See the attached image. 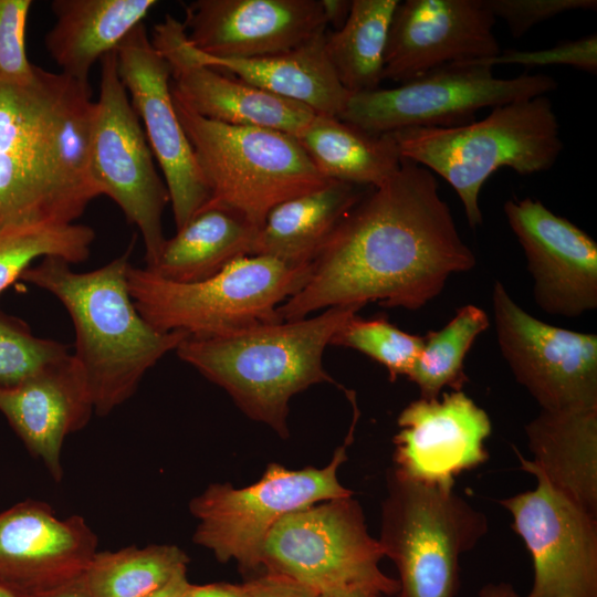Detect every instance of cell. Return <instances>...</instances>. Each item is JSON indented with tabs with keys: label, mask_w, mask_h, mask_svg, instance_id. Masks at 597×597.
Listing matches in <instances>:
<instances>
[{
	"label": "cell",
	"mask_w": 597,
	"mask_h": 597,
	"mask_svg": "<svg viewBox=\"0 0 597 597\" xmlns=\"http://www.w3.org/2000/svg\"><path fill=\"white\" fill-rule=\"evenodd\" d=\"M433 172L401 159L344 214L311 263L301 290L277 308L282 321L334 306L378 302L418 310L453 273L475 266Z\"/></svg>",
	"instance_id": "obj_1"
},
{
	"label": "cell",
	"mask_w": 597,
	"mask_h": 597,
	"mask_svg": "<svg viewBox=\"0 0 597 597\" xmlns=\"http://www.w3.org/2000/svg\"><path fill=\"white\" fill-rule=\"evenodd\" d=\"M130 252L132 247L88 272L48 256L20 277L51 293L67 311L75 331L72 357L100 416L129 399L146 371L189 337L158 331L140 315L127 284Z\"/></svg>",
	"instance_id": "obj_2"
},
{
	"label": "cell",
	"mask_w": 597,
	"mask_h": 597,
	"mask_svg": "<svg viewBox=\"0 0 597 597\" xmlns=\"http://www.w3.org/2000/svg\"><path fill=\"white\" fill-rule=\"evenodd\" d=\"M363 308L334 306L293 321L260 323L208 337H187L179 358L223 388L251 419L289 437V401L320 383L335 384L323 366L325 347Z\"/></svg>",
	"instance_id": "obj_3"
},
{
	"label": "cell",
	"mask_w": 597,
	"mask_h": 597,
	"mask_svg": "<svg viewBox=\"0 0 597 597\" xmlns=\"http://www.w3.org/2000/svg\"><path fill=\"white\" fill-rule=\"evenodd\" d=\"M402 159L441 176L460 198L471 228L482 224L479 195L496 170L520 175L549 169L563 143L551 101L542 95L493 107L480 121L452 127L389 133Z\"/></svg>",
	"instance_id": "obj_4"
},
{
	"label": "cell",
	"mask_w": 597,
	"mask_h": 597,
	"mask_svg": "<svg viewBox=\"0 0 597 597\" xmlns=\"http://www.w3.org/2000/svg\"><path fill=\"white\" fill-rule=\"evenodd\" d=\"M172 101L209 191L203 208L229 210L260 229L277 205L331 182L294 136L214 122Z\"/></svg>",
	"instance_id": "obj_5"
},
{
	"label": "cell",
	"mask_w": 597,
	"mask_h": 597,
	"mask_svg": "<svg viewBox=\"0 0 597 597\" xmlns=\"http://www.w3.org/2000/svg\"><path fill=\"white\" fill-rule=\"evenodd\" d=\"M310 266L249 255L206 280L179 283L130 264L127 284L136 308L156 329L208 337L282 321L279 306L301 290Z\"/></svg>",
	"instance_id": "obj_6"
},
{
	"label": "cell",
	"mask_w": 597,
	"mask_h": 597,
	"mask_svg": "<svg viewBox=\"0 0 597 597\" xmlns=\"http://www.w3.org/2000/svg\"><path fill=\"white\" fill-rule=\"evenodd\" d=\"M488 531L485 514L453 485L420 482L389 470L378 542L397 568V597H454L460 558Z\"/></svg>",
	"instance_id": "obj_7"
},
{
	"label": "cell",
	"mask_w": 597,
	"mask_h": 597,
	"mask_svg": "<svg viewBox=\"0 0 597 597\" xmlns=\"http://www.w3.org/2000/svg\"><path fill=\"white\" fill-rule=\"evenodd\" d=\"M383 557L359 503L349 496L283 516L262 545L260 568L292 578L320 595H396L398 580L380 569Z\"/></svg>",
	"instance_id": "obj_8"
},
{
	"label": "cell",
	"mask_w": 597,
	"mask_h": 597,
	"mask_svg": "<svg viewBox=\"0 0 597 597\" xmlns=\"http://www.w3.org/2000/svg\"><path fill=\"white\" fill-rule=\"evenodd\" d=\"M349 400L354 408L350 430L326 467L292 470L271 463L261 479L249 486L209 485L189 504L199 521L193 541L222 563L235 561L243 570H256L262 545L283 516L320 502L353 496L337 479L359 416L355 397Z\"/></svg>",
	"instance_id": "obj_9"
},
{
	"label": "cell",
	"mask_w": 597,
	"mask_h": 597,
	"mask_svg": "<svg viewBox=\"0 0 597 597\" xmlns=\"http://www.w3.org/2000/svg\"><path fill=\"white\" fill-rule=\"evenodd\" d=\"M67 76L34 67L25 81L0 80V227L74 223L81 217L61 192L49 135Z\"/></svg>",
	"instance_id": "obj_10"
},
{
	"label": "cell",
	"mask_w": 597,
	"mask_h": 597,
	"mask_svg": "<svg viewBox=\"0 0 597 597\" xmlns=\"http://www.w3.org/2000/svg\"><path fill=\"white\" fill-rule=\"evenodd\" d=\"M557 87L545 74L499 78L492 67L452 64L390 88L350 94L339 118L373 134L452 127L478 111L542 96Z\"/></svg>",
	"instance_id": "obj_11"
},
{
	"label": "cell",
	"mask_w": 597,
	"mask_h": 597,
	"mask_svg": "<svg viewBox=\"0 0 597 597\" xmlns=\"http://www.w3.org/2000/svg\"><path fill=\"white\" fill-rule=\"evenodd\" d=\"M91 172L101 195L115 201L127 221L139 230L146 268H150L166 240L161 218L169 193L156 170L144 128L119 78L115 50L101 60Z\"/></svg>",
	"instance_id": "obj_12"
},
{
	"label": "cell",
	"mask_w": 597,
	"mask_h": 597,
	"mask_svg": "<svg viewBox=\"0 0 597 597\" xmlns=\"http://www.w3.org/2000/svg\"><path fill=\"white\" fill-rule=\"evenodd\" d=\"M492 307L500 350L541 409L597 407V335L549 325L524 311L500 281Z\"/></svg>",
	"instance_id": "obj_13"
},
{
	"label": "cell",
	"mask_w": 597,
	"mask_h": 597,
	"mask_svg": "<svg viewBox=\"0 0 597 597\" xmlns=\"http://www.w3.org/2000/svg\"><path fill=\"white\" fill-rule=\"evenodd\" d=\"M531 474L537 481L533 490L500 501L532 557L526 597H597L596 515L540 473Z\"/></svg>",
	"instance_id": "obj_14"
},
{
	"label": "cell",
	"mask_w": 597,
	"mask_h": 597,
	"mask_svg": "<svg viewBox=\"0 0 597 597\" xmlns=\"http://www.w3.org/2000/svg\"><path fill=\"white\" fill-rule=\"evenodd\" d=\"M115 51L119 78L163 171L179 230L205 207L209 191L174 106L169 65L153 45L144 22Z\"/></svg>",
	"instance_id": "obj_15"
},
{
	"label": "cell",
	"mask_w": 597,
	"mask_h": 597,
	"mask_svg": "<svg viewBox=\"0 0 597 597\" xmlns=\"http://www.w3.org/2000/svg\"><path fill=\"white\" fill-rule=\"evenodd\" d=\"M495 18L484 0H406L389 28L383 80L398 84L438 69L496 56Z\"/></svg>",
	"instance_id": "obj_16"
},
{
	"label": "cell",
	"mask_w": 597,
	"mask_h": 597,
	"mask_svg": "<svg viewBox=\"0 0 597 597\" xmlns=\"http://www.w3.org/2000/svg\"><path fill=\"white\" fill-rule=\"evenodd\" d=\"M510 228L524 250L534 300L544 312L578 317L597 307V244L540 200L504 203Z\"/></svg>",
	"instance_id": "obj_17"
},
{
	"label": "cell",
	"mask_w": 597,
	"mask_h": 597,
	"mask_svg": "<svg viewBox=\"0 0 597 597\" xmlns=\"http://www.w3.org/2000/svg\"><path fill=\"white\" fill-rule=\"evenodd\" d=\"M150 40L169 65L172 95L205 118L296 137L315 115L301 103L200 63L192 54L182 22L170 14L154 25Z\"/></svg>",
	"instance_id": "obj_18"
},
{
	"label": "cell",
	"mask_w": 597,
	"mask_h": 597,
	"mask_svg": "<svg viewBox=\"0 0 597 597\" xmlns=\"http://www.w3.org/2000/svg\"><path fill=\"white\" fill-rule=\"evenodd\" d=\"M97 537L80 515L59 517L41 501L0 511V583L35 597L84 575Z\"/></svg>",
	"instance_id": "obj_19"
},
{
	"label": "cell",
	"mask_w": 597,
	"mask_h": 597,
	"mask_svg": "<svg viewBox=\"0 0 597 597\" xmlns=\"http://www.w3.org/2000/svg\"><path fill=\"white\" fill-rule=\"evenodd\" d=\"M182 24L197 51L232 59L285 53L327 28L321 0H196Z\"/></svg>",
	"instance_id": "obj_20"
},
{
	"label": "cell",
	"mask_w": 597,
	"mask_h": 597,
	"mask_svg": "<svg viewBox=\"0 0 597 597\" xmlns=\"http://www.w3.org/2000/svg\"><path fill=\"white\" fill-rule=\"evenodd\" d=\"M397 423L395 468L410 479L453 485L459 473L489 458L484 441L492 429L490 418L462 390L410 402Z\"/></svg>",
	"instance_id": "obj_21"
},
{
	"label": "cell",
	"mask_w": 597,
	"mask_h": 597,
	"mask_svg": "<svg viewBox=\"0 0 597 597\" xmlns=\"http://www.w3.org/2000/svg\"><path fill=\"white\" fill-rule=\"evenodd\" d=\"M0 412L27 449L60 481L63 442L69 434L86 426L94 408L70 354L18 385L1 388Z\"/></svg>",
	"instance_id": "obj_22"
},
{
	"label": "cell",
	"mask_w": 597,
	"mask_h": 597,
	"mask_svg": "<svg viewBox=\"0 0 597 597\" xmlns=\"http://www.w3.org/2000/svg\"><path fill=\"white\" fill-rule=\"evenodd\" d=\"M533 460L521 468L597 515V407L544 410L525 426Z\"/></svg>",
	"instance_id": "obj_23"
},
{
	"label": "cell",
	"mask_w": 597,
	"mask_h": 597,
	"mask_svg": "<svg viewBox=\"0 0 597 597\" xmlns=\"http://www.w3.org/2000/svg\"><path fill=\"white\" fill-rule=\"evenodd\" d=\"M326 33L292 51L251 59L216 57L190 46L193 56L205 65L301 103L315 114L339 117L350 94L339 83L328 60Z\"/></svg>",
	"instance_id": "obj_24"
},
{
	"label": "cell",
	"mask_w": 597,
	"mask_h": 597,
	"mask_svg": "<svg viewBox=\"0 0 597 597\" xmlns=\"http://www.w3.org/2000/svg\"><path fill=\"white\" fill-rule=\"evenodd\" d=\"M156 0H54V24L44 38L62 74L88 82L91 69L143 23Z\"/></svg>",
	"instance_id": "obj_25"
},
{
	"label": "cell",
	"mask_w": 597,
	"mask_h": 597,
	"mask_svg": "<svg viewBox=\"0 0 597 597\" xmlns=\"http://www.w3.org/2000/svg\"><path fill=\"white\" fill-rule=\"evenodd\" d=\"M362 186L331 181L274 207L260 228L253 255L310 266L344 214L365 195Z\"/></svg>",
	"instance_id": "obj_26"
},
{
	"label": "cell",
	"mask_w": 597,
	"mask_h": 597,
	"mask_svg": "<svg viewBox=\"0 0 597 597\" xmlns=\"http://www.w3.org/2000/svg\"><path fill=\"white\" fill-rule=\"evenodd\" d=\"M259 230L229 210L203 208L165 240L156 262L146 269L172 282L206 280L233 261L253 255Z\"/></svg>",
	"instance_id": "obj_27"
},
{
	"label": "cell",
	"mask_w": 597,
	"mask_h": 597,
	"mask_svg": "<svg viewBox=\"0 0 597 597\" xmlns=\"http://www.w3.org/2000/svg\"><path fill=\"white\" fill-rule=\"evenodd\" d=\"M295 138L331 181L378 187L402 159L390 134H373L335 116L315 114Z\"/></svg>",
	"instance_id": "obj_28"
},
{
	"label": "cell",
	"mask_w": 597,
	"mask_h": 597,
	"mask_svg": "<svg viewBox=\"0 0 597 597\" xmlns=\"http://www.w3.org/2000/svg\"><path fill=\"white\" fill-rule=\"evenodd\" d=\"M94 114L90 83L67 76L52 116L49 151L54 179L80 216L101 196L91 172Z\"/></svg>",
	"instance_id": "obj_29"
},
{
	"label": "cell",
	"mask_w": 597,
	"mask_h": 597,
	"mask_svg": "<svg viewBox=\"0 0 597 597\" xmlns=\"http://www.w3.org/2000/svg\"><path fill=\"white\" fill-rule=\"evenodd\" d=\"M398 0H353L341 29L326 33V53L349 94L380 87L388 33Z\"/></svg>",
	"instance_id": "obj_30"
},
{
	"label": "cell",
	"mask_w": 597,
	"mask_h": 597,
	"mask_svg": "<svg viewBox=\"0 0 597 597\" xmlns=\"http://www.w3.org/2000/svg\"><path fill=\"white\" fill-rule=\"evenodd\" d=\"M188 562L175 545L127 546L96 552L83 577L92 597H144L187 568Z\"/></svg>",
	"instance_id": "obj_31"
},
{
	"label": "cell",
	"mask_w": 597,
	"mask_h": 597,
	"mask_svg": "<svg viewBox=\"0 0 597 597\" xmlns=\"http://www.w3.org/2000/svg\"><path fill=\"white\" fill-rule=\"evenodd\" d=\"M490 325L486 313L473 304L458 308L439 331L423 337L422 348L408 378L420 391V398H439L444 387L461 390L468 378L463 362L476 337Z\"/></svg>",
	"instance_id": "obj_32"
},
{
	"label": "cell",
	"mask_w": 597,
	"mask_h": 597,
	"mask_svg": "<svg viewBox=\"0 0 597 597\" xmlns=\"http://www.w3.org/2000/svg\"><path fill=\"white\" fill-rule=\"evenodd\" d=\"M94 230L78 223L29 222L0 227V293L38 258L55 256L70 264L85 261Z\"/></svg>",
	"instance_id": "obj_33"
},
{
	"label": "cell",
	"mask_w": 597,
	"mask_h": 597,
	"mask_svg": "<svg viewBox=\"0 0 597 597\" xmlns=\"http://www.w3.org/2000/svg\"><path fill=\"white\" fill-rule=\"evenodd\" d=\"M423 337L401 331L386 318L349 317L331 345L356 349L383 365L390 380L408 377L422 348Z\"/></svg>",
	"instance_id": "obj_34"
},
{
	"label": "cell",
	"mask_w": 597,
	"mask_h": 597,
	"mask_svg": "<svg viewBox=\"0 0 597 597\" xmlns=\"http://www.w3.org/2000/svg\"><path fill=\"white\" fill-rule=\"evenodd\" d=\"M70 354L64 344L35 336L22 321L0 312V389Z\"/></svg>",
	"instance_id": "obj_35"
},
{
	"label": "cell",
	"mask_w": 597,
	"mask_h": 597,
	"mask_svg": "<svg viewBox=\"0 0 597 597\" xmlns=\"http://www.w3.org/2000/svg\"><path fill=\"white\" fill-rule=\"evenodd\" d=\"M468 63L489 67L499 64H519L527 67L568 65L595 74L597 72V36L590 34L547 49L505 50L494 57Z\"/></svg>",
	"instance_id": "obj_36"
},
{
	"label": "cell",
	"mask_w": 597,
	"mask_h": 597,
	"mask_svg": "<svg viewBox=\"0 0 597 597\" xmlns=\"http://www.w3.org/2000/svg\"><path fill=\"white\" fill-rule=\"evenodd\" d=\"M31 0H0V80L25 81L35 65L25 51V27Z\"/></svg>",
	"instance_id": "obj_37"
},
{
	"label": "cell",
	"mask_w": 597,
	"mask_h": 597,
	"mask_svg": "<svg viewBox=\"0 0 597 597\" xmlns=\"http://www.w3.org/2000/svg\"><path fill=\"white\" fill-rule=\"evenodd\" d=\"M484 3L495 19L506 22L514 38L561 13L597 8L596 0H484Z\"/></svg>",
	"instance_id": "obj_38"
},
{
	"label": "cell",
	"mask_w": 597,
	"mask_h": 597,
	"mask_svg": "<svg viewBox=\"0 0 597 597\" xmlns=\"http://www.w3.org/2000/svg\"><path fill=\"white\" fill-rule=\"evenodd\" d=\"M245 597H320L314 589L283 575L263 572L243 583Z\"/></svg>",
	"instance_id": "obj_39"
},
{
	"label": "cell",
	"mask_w": 597,
	"mask_h": 597,
	"mask_svg": "<svg viewBox=\"0 0 597 597\" xmlns=\"http://www.w3.org/2000/svg\"><path fill=\"white\" fill-rule=\"evenodd\" d=\"M182 597H245L243 584L211 583L206 585L189 584Z\"/></svg>",
	"instance_id": "obj_40"
},
{
	"label": "cell",
	"mask_w": 597,
	"mask_h": 597,
	"mask_svg": "<svg viewBox=\"0 0 597 597\" xmlns=\"http://www.w3.org/2000/svg\"><path fill=\"white\" fill-rule=\"evenodd\" d=\"M327 25L332 24L336 30L345 23L352 7L348 0H321Z\"/></svg>",
	"instance_id": "obj_41"
},
{
	"label": "cell",
	"mask_w": 597,
	"mask_h": 597,
	"mask_svg": "<svg viewBox=\"0 0 597 597\" xmlns=\"http://www.w3.org/2000/svg\"><path fill=\"white\" fill-rule=\"evenodd\" d=\"M189 584L187 568H184L177 572L163 587L144 597H182Z\"/></svg>",
	"instance_id": "obj_42"
},
{
	"label": "cell",
	"mask_w": 597,
	"mask_h": 597,
	"mask_svg": "<svg viewBox=\"0 0 597 597\" xmlns=\"http://www.w3.org/2000/svg\"><path fill=\"white\" fill-rule=\"evenodd\" d=\"M35 597H92V595L86 587L84 577L81 576L80 578Z\"/></svg>",
	"instance_id": "obj_43"
},
{
	"label": "cell",
	"mask_w": 597,
	"mask_h": 597,
	"mask_svg": "<svg viewBox=\"0 0 597 597\" xmlns=\"http://www.w3.org/2000/svg\"><path fill=\"white\" fill-rule=\"evenodd\" d=\"M478 597H520L515 588L505 582L489 583L478 593Z\"/></svg>",
	"instance_id": "obj_44"
},
{
	"label": "cell",
	"mask_w": 597,
	"mask_h": 597,
	"mask_svg": "<svg viewBox=\"0 0 597 597\" xmlns=\"http://www.w3.org/2000/svg\"><path fill=\"white\" fill-rule=\"evenodd\" d=\"M0 597H27V596L0 583Z\"/></svg>",
	"instance_id": "obj_45"
},
{
	"label": "cell",
	"mask_w": 597,
	"mask_h": 597,
	"mask_svg": "<svg viewBox=\"0 0 597 597\" xmlns=\"http://www.w3.org/2000/svg\"><path fill=\"white\" fill-rule=\"evenodd\" d=\"M320 597H381V596L377 594H370V593H352V594L320 595Z\"/></svg>",
	"instance_id": "obj_46"
}]
</instances>
